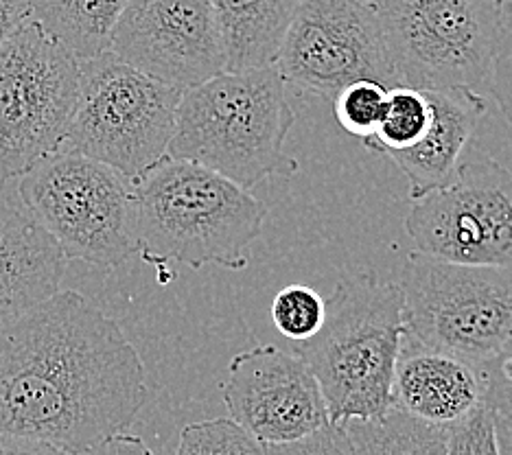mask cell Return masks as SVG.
I'll use <instances>...</instances> for the list:
<instances>
[{
  "label": "cell",
  "mask_w": 512,
  "mask_h": 455,
  "mask_svg": "<svg viewBox=\"0 0 512 455\" xmlns=\"http://www.w3.org/2000/svg\"><path fill=\"white\" fill-rule=\"evenodd\" d=\"M182 90L106 51L81 62L79 95L62 151L136 182L167 156Z\"/></svg>",
  "instance_id": "8992f818"
},
{
  "label": "cell",
  "mask_w": 512,
  "mask_h": 455,
  "mask_svg": "<svg viewBox=\"0 0 512 455\" xmlns=\"http://www.w3.org/2000/svg\"><path fill=\"white\" fill-rule=\"evenodd\" d=\"M3 189H5V186H3Z\"/></svg>",
  "instance_id": "d6a6232c"
},
{
  "label": "cell",
  "mask_w": 512,
  "mask_h": 455,
  "mask_svg": "<svg viewBox=\"0 0 512 455\" xmlns=\"http://www.w3.org/2000/svg\"><path fill=\"white\" fill-rule=\"evenodd\" d=\"M145 401L138 350L79 291H57L0 329V436L81 455L125 434Z\"/></svg>",
  "instance_id": "6da1fadb"
},
{
  "label": "cell",
  "mask_w": 512,
  "mask_h": 455,
  "mask_svg": "<svg viewBox=\"0 0 512 455\" xmlns=\"http://www.w3.org/2000/svg\"><path fill=\"white\" fill-rule=\"evenodd\" d=\"M66 259L9 186L0 189V329L60 291Z\"/></svg>",
  "instance_id": "9a60e30c"
},
{
  "label": "cell",
  "mask_w": 512,
  "mask_h": 455,
  "mask_svg": "<svg viewBox=\"0 0 512 455\" xmlns=\"http://www.w3.org/2000/svg\"><path fill=\"white\" fill-rule=\"evenodd\" d=\"M488 370L418 344L405 333L392 381V407L427 425L453 429L486 405Z\"/></svg>",
  "instance_id": "5bb4252c"
},
{
  "label": "cell",
  "mask_w": 512,
  "mask_h": 455,
  "mask_svg": "<svg viewBox=\"0 0 512 455\" xmlns=\"http://www.w3.org/2000/svg\"><path fill=\"white\" fill-rule=\"evenodd\" d=\"M265 455H351L348 438L342 425H327L316 434H311L287 445H263Z\"/></svg>",
  "instance_id": "484cf974"
},
{
  "label": "cell",
  "mask_w": 512,
  "mask_h": 455,
  "mask_svg": "<svg viewBox=\"0 0 512 455\" xmlns=\"http://www.w3.org/2000/svg\"><path fill=\"white\" fill-rule=\"evenodd\" d=\"M16 195L66 261L114 270L138 254L132 182L97 160L57 151L22 175Z\"/></svg>",
  "instance_id": "52a82bcc"
},
{
  "label": "cell",
  "mask_w": 512,
  "mask_h": 455,
  "mask_svg": "<svg viewBox=\"0 0 512 455\" xmlns=\"http://www.w3.org/2000/svg\"><path fill=\"white\" fill-rule=\"evenodd\" d=\"M327 318V302L307 285H287L272 302V322L281 335L296 344L316 337Z\"/></svg>",
  "instance_id": "7402d4cb"
},
{
  "label": "cell",
  "mask_w": 512,
  "mask_h": 455,
  "mask_svg": "<svg viewBox=\"0 0 512 455\" xmlns=\"http://www.w3.org/2000/svg\"><path fill=\"white\" fill-rule=\"evenodd\" d=\"M342 427L351 455H447L449 449V429L427 425L397 407L372 420H348Z\"/></svg>",
  "instance_id": "d6986e66"
},
{
  "label": "cell",
  "mask_w": 512,
  "mask_h": 455,
  "mask_svg": "<svg viewBox=\"0 0 512 455\" xmlns=\"http://www.w3.org/2000/svg\"><path fill=\"white\" fill-rule=\"evenodd\" d=\"M432 125V103L427 92L414 88L388 90V105L377 132L362 140L364 147L390 158L414 149L425 138Z\"/></svg>",
  "instance_id": "ffe728a7"
},
{
  "label": "cell",
  "mask_w": 512,
  "mask_h": 455,
  "mask_svg": "<svg viewBox=\"0 0 512 455\" xmlns=\"http://www.w3.org/2000/svg\"><path fill=\"white\" fill-rule=\"evenodd\" d=\"M432 103V125L414 149L390 156L410 184L412 200H421L456 178L460 158L486 114V99L471 90L427 92Z\"/></svg>",
  "instance_id": "2e32d148"
},
{
  "label": "cell",
  "mask_w": 512,
  "mask_h": 455,
  "mask_svg": "<svg viewBox=\"0 0 512 455\" xmlns=\"http://www.w3.org/2000/svg\"><path fill=\"white\" fill-rule=\"evenodd\" d=\"M388 105V88L377 81L362 79L337 92L333 99V114L337 125L346 134L357 138H370L383 121Z\"/></svg>",
  "instance_id": "603a6c76"
},
{
  "label": "cell",
  "mask_w": 512,
  "mask_h": 455,
  "mask_svg": "<svg viewBox=\"0 0 512 455\" xmlns=\"http://www.w3.org/2000/svg\"><path fill=\"white\" fill-rule=\"evenodd\" d=\"M486 403L491 407L499 455H512V385L488 370Z\"/></svg>",
  "instance_id": "4316f807"
},
{
  "label": "cell",
  "mask_w": 512,
  "mask_h": 455,
  "mask_svg": "<svg viewBox=\"0 0 512 455\" xmlns=\"http://www.w3.org/2000/svg\"><path fill=\"white\" fill-rule=\"evenodd\" d=\"M81 62L36 20L0 46V189L62 151Z\"/></svg>",
  "instance_id": "9c48e42d"
},
{
  "label": "cell",
  "mask_w": 512,
  "mask_h": 455,
  "mask_svg": "<svg viewBox=\"0 0 512 455\" xmlns=\"http://www.w3.org/2000/svg\"><path fill=\"white\" fill-rule=\"evenodd\" d=\"M274 66L228 73L182 92L176 132L167 156L193 162L252 191L274 173L289 175L296 162L285 143L296 114Z\"/></svg>",
  "instance_id": "3957f363"
},
{
  "label": "cell",
  "mask_w": 512,
  "mask_h": 455,
  "mask_svg": "<svg viewBox=\"0 0 512 455\" xmlns=\"http://www.w3.org/2000/svg\"><path fill=\"white\" fill-rule=\"evenodd\" d=\"M462 158L447 189L412 202L405 232L434 259L512 270V175L482 149Z\"/></svg>",
  "instance_id": "30bf717a"
},
{
  "label": "cell",
  "mask_w": 512,
  "mask_h": 455,
  "mask_svg": "<svg viewBox=\"0 0 512 455\" xmlns=\"http://www.w3.org/2000/svg\"><path fill=\"white\" fill-rule=\"evenodd\" d=\"M31 18V0H0V46Z\"/></svg>",
  "instance_id": "f1b7e54d"
},
{
  "label": "cell",
  "mask_w": 512,
  "mask_h": 455,
  "mask_svg": "<svg viewBox=\"0 0 512 455\" xmlns=\"http://www.w3.org/2000/svg\"><path fill=\"white\" fill-rule=\"evenodd\" d=\"M130 0H31V18L79 62L110 51Z\"/></svg>",
  "instance_id": "ac0fdd59"
},
{
  "label": "cell",
  "mask_w": 512,
  "mask_h": 455,
  "mask_svg": "<svg viewBox=\"0 0 512 455\" xmlns=\"http://www.w3.org/2000/svg\"><path fill=\"white\" fill-rule=\"evenodd\" d=\"M132 189L136 245L147 263L176 261L193 270L248 265V250L267 217L265 204L250 191L171 156L145 171Z\"/></svg>",
  "instance_id": "7a4b0ae2"
},
{
  "label": "cell",
  "mask_w": 512,
  "mask_h": 455,
  "mask_svg": "<svg viewBox=\"0 0 512 455\" xmlns=\"http://www.w3.org/2000/svg\"><path fill=\"white\" fill-rule=\"evenodd\" d=\"M399 283L359 274L337 283L327 318L300 357L316 377L329 420H372L392 407V381L405 340Z\"/></svg>",
  "instance_id": "277c9868"
},
{
  "label": "cell",
  "mask_w": 512,
  "mask_h": 455,
  "mask_svg": "<svg viewBox=\"0 0 512 455\" xmlns=\"http://www.w3.org/2000/svg\"><path fill=\"white\" fill-rule=\"evenodd\" d=\"M495 370V375L499 377V379H504L506 383H510L512 385V350L510 353L499 361V364L493 368Z\"/></svg>",
  "instance_id": "4dcf8cb0"
},
{
  "label": "cell",
  "mask_w": 512,
  "mask_h": 455,
  "mask_svg": "<svg viewBox=\"0 0 512 455\" xmlns=\"http://www.w3.org/2000/svg\"><path fill=\"white\" fill-rule=\"evenodd\" d=\"M491 92L504 119L512 125V0H502L491 64Z\"/></svg>",
  "instance_id": "cb8c5ba5"
},
{
  "label": "cell",
  "mask_w": 512,
  "mask_h": 455,
  "mask_svg": "<svg viewBox=\"0 0 512 455\" xmlns=\"http://www.w3.org/2000/svg\"><path fill=\"white\" fill-rule=\"evenodd\" d=\"M359 3H364V5H368V7H377V5H381V3H386V0H359Z\"/></svg>",
  "instance_id": "1f68e13d"
},
{
  "label": "cell",
  "mask_w": 512,
  "mask_h": 455,
  "mask_svg": "<svg viewBox=\"0 0 512 455\" xmlns=\"http://www.w3.org/2000/svg\"><path fill=\"white\" fill-rule=\"evenodd\" d=\"M302 0H211L228 73L276 64Z\"/></svg>",
  "instance_id": "e0dca14e"
},
{
  "label": "cell",
  "mask_w": 512,
  "mask_h": 455,
  "mask_svg": "<svg viewBox=\"0 0 512 455\" xmlns=\"http://www.w3.org/2000/svg\"><path fill=\"white\" fill-rule=\"evenodd\" d=\"M274 68L285 84L331 101L362 79L399 88L377 11L359 0H302Z\"/></svg>",
  "instance_id": "8fae6325"
},
{
  "label": "cell",
  "mask_w": 512,
  "mask_h": 455,
  "mask_svg": "<svg viewBox=\"0 0 512 455\" xmlns=\"http://www.w3.org/2000/svg\"><path fill=\"white\" fill-rule=\"evenodd\" d=\"M221 394L230 418L261 445H287L331 425L322 390L305 359L274 344L232 357Z\"/></svg>",
  "instance_id": "4fadbf2b"
},
{
  "label": "cell",
  "mask_w": 512,
  "mask_h": 455,
  "mask_svg": "<svg viewBox=\"0 0 512 455\" xmlns=\"http://www.w3.org/2000/svg\"><path fill=\"white\" fill-rule=\"evenodd\" d=\"M403 320L418 344L493 370L512 350V270L407 256Z\"/></svg>",
  "instance_id": "5b68a950"
},
{
  "label": "cell",
  "mask_w": 512,
  "mask_h": 455,
  "mask_svg": "<svg viewBox=\"0 0 512 455\" xmlns=\"http://www.w3.org/2000/svg\"><path fill=\"white\" fill-rule=\"evenodd\" d=\"M447 455H499L491 407L482 405L460 425L449 429Z\"/></svg>",
  "instance_id": "d4e9b609"
},
{
  "label": "cell",
  "mask_w": 512,
  "mask_h": 455,
  "mask_svg": "<svg viewBox=\"0 0 512 455\" xmlns=\"http://www.w3.org/2000/svg\"><path fill=\"white\" fill-rule=\"evenodd\" d=\"M110 53L182 92L226 70L211 0H130Z\"/></svg>",
  "instance_id": "7c38bea8"
},
{
  "label": "cell",
  "mask_w": 512,
  "mask_h": 455,
  "mask_svg": "<svg viewBox=\"0 0 512 455\" xmlns=\"http://www.w3.org/2000/svg\"><path fill=\"white\" fill-rule=\"evenodd\" d=\"M176 455H265V447L232 418H211L182 429Z\"/></svg>",
  "instance_id": "44dd1931"
},
{
  "label": "cell",
  "mask_w": 512,
  "mask_h": 455,
  "mask_svg": "<svg viewBox=\"0 0 512 455\" xmlns=\"http://www.w3.org/2000/svg\"><path fill=\"white\" fill-rule=\"evenodd\" d=\"M81 455H156L149 449L147 442L138 436L130 434H116L112 438H106L99 445L90 447Z\"/></svg>",
  "instance_id": "83f0119b"
},
{
  "label": "cell",
  "mask_w": 512,
  "mask_h": 455,
  "mask_svg": "<svg viewBox=\"0 0 512 455\" xmlns=\"http://www.w3.org/2000/svg\"><path fill=\"white\" fill-rule=\"evenodd\" d=\"M372 9L399 86L477 95L491 88L502 0H386Z\"/></svg>",
  "instance_id": "ba28073f"
},
{
  "label": "cell",
  "mask_w": 512,
  "mask_h": 455,
  "mask_svg": "<svg viewBox=\"0 0 512 455\" xmlns=\"http://www.w3.org/2000/svg\"><path fill=\"white\" fill-rule=\"evenodd\" d=\"M0 455H68L53 445L38 440L0 436Z\"/></svg>",
  "instance_id": "f546056e"
}]
</instances>
